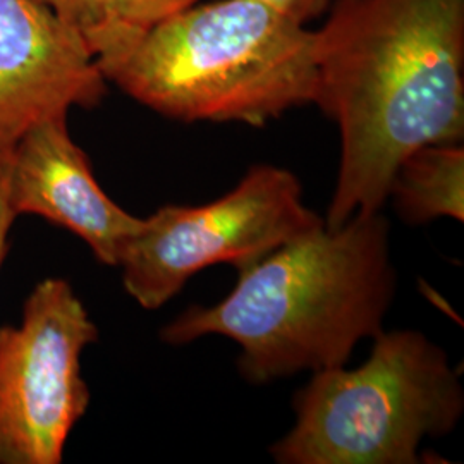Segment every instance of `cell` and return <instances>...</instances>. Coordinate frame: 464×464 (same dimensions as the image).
<instances>
[{"label": "cell", "instance_id": "7c38bea8", "mask_svg": "<svg viewBox=\"0 0 464 464\" xmlns=\"http://www.w3.org/2000/svg\"><path fill=\"white\" fill-rule=\"evenodd\" d=\"M258 2L276 9L277 13L296 23L306 24L308 21L322 14L331 0H258Z\"/></svg>", "mask_w": 464, "mask_h": 464}, {"label": "cell", "instance_id": "3957f363", "mask_svg": "<svg viewBox=\"0 0 464 464\" xmlns=\"http://www.w3.org/2000/svg\"><path fill=\"white\" fill-rule=\"evenodd\" d=\"M99 67L160 116L262 128L314 103L315 32L258 0H199Z\"/></svg>", "mask_w": 464, "mask_h": 464}, {"label": "cell", "instance_id": "277c9868", "mask_svg": "<svg viewBox=\"0 0 464 464\" xmlns=\"http://www.w3.org/2000/svg\"><path fill=\"white\" fill-rule=\"evenodd\" d=\"M295 425L272 448L279 464H416L429 437L454 430L464 391L448 353L418 331H382L365 363L314 372Z\"/></svg>", "mask_w": 464, "mask_h": 464}, {"label": "cell", "instance_id": "52a82bcc", "mask_svg": "<svg viewBox=\"0 0 464 464\" xmlns=\"http://www.w3.org/2000/svg\"><path fill=\"white\" fill-rule=\"evenodd\" d=\"M105 93L95 55L64 19L40 0H0V150Z\"/></svg>", "mask_w": 464, "mask_h": 464}, {"label": "cell", "instance_id": "5b68a950", "mask_svg": "<svg viewBox=\"0 0 464 464\" xmlns=\"http://www.w3.org/2000/svg\"><path fill=\"white\" fill-rule=\"evenodd\" d=\"M324 224L291 170L262 164L207 205H167L141 218L117 266L126 293L141 308L159 310L203 268L243 270Z\"/></svg>", "mask_w": 464, "mask_h": 464}, {"label": "cell", "instance_id": "9c48e42d", "mask_svg": "<svg viewBox=\"0 0 464 464\" xmlns=\"http://www.w3.org/2000/svg\"><path fill=\"white\" fill-rule=\"evenodd\" d=\"M389 198L398 216L413 226L440 217L463 222V143L430 145L408 155L394 172Z\"/></svg>", "mask_w": 464, "mask_h": 464}, {"label": "cell", "instance_id": "30bf717a", "mask_svg": "<svg viewBox=\"0 0 464 464\" xmlns=\"http://www.w3.org/2000/svg\"><path fill=\"white\" fill-rule=\"evenodd\" d=\"M74 28L97 63L131 47L153 24L199 0H40Z\"/></svg>", "mask_w": 464, "mask_h": 464}, {"label": "cell", "instance_id": "6da1fadb", "mask_svg": "<svg viewBox=\"0 0 464 464\" xmlns=\"http://www.w3.org/2000/svg\"><path fill=\"white\" fill-rule=\"evenodd\" d=\"M315 53L314 103L341 133L324 218L339 227L382 212L408 155L463 143L464 0H337Z\"/></svg>", "mask_w": 464, "mask_h": 464}, {"label": "cell", "instance_id": "ba28073f", "mask_svg": "<svg viewBox=\"0 0 464 464\" xmlns=\"http://www.w3.org/2000/svg\"><path fill=\"white\" fill-rule=\"evenodd\" d=\"M9 201L16 217H42L78 236L102 266H117L141 226L102 189L67 117L34 126L11 149Z\"/></svg>", "mask_w": 464, "mask_h": 464}, {"label": "cell", "instance_id": "8992f818", "mask_svg": "<svg viewBox=\"0 0 464 464\" xmlns=\"http://www.w3.org/2000/svg\"><path fill=\"white\" fill-rule=\"evenodd\" d=\"M99 329L64 279L38 282L17 325L0 327V464H59L90 406L82 372Z\"/></svg>", "mask_w": 464, "mask_h": 464}, {"label": "cell", "instance_id": "8fae6325", "mask_svg": "<svg viewBox=\"0 0 464 464\" xmlns=\"http://www.w3.org/2000/svg\"><path fill=\"white\" fill-rule=\"evenodd\" d=\"M9 170L11 150H0V268L7 253L9 232L17 218L9 201Z\"/></svg>", "mask_w": 464, "mask_h": 464}, {"label": "cell", "instance_id": "7a4b0ae2", "mask_svg": "<svg viewBox=\"0 0 464 464\" xmlns=\"http://www.w3.org/2000/svg\"><path fill=\"white\" fill-rule=\"evenodd\" d=\"M237 274L226 298L188 308L160 337L172 346L227 337L253 383L346 365L360 341L383 331L398 284L382 212L324 224Z\"/></svg>", "mask_w": 464, "mask_h": 464}]
</instances>
